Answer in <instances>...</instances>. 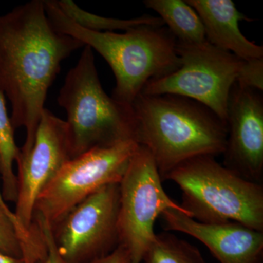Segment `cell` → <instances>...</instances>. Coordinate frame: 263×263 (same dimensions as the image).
Here are the masks:
<instances>
[{
	"label": "cell",
	"instance_id": "1",
	"mask_svg": "<svg viewBox=\"0 0 263 263\" xmlns=\"http://www.w3.org/2000/svg\"><path fill=\"white\" fill-rule=\"evenodd\" d=\"M84 47L54 28L43 0H32L0 15V90L9 100L13 128L26 129L16 164L32 148L48 90L62 62Z\"/></svg>",
	"mask_w": 263,
	"mask_h": 263
},
{
	"label": "cell",
	"instance_id": "2",
	"mask_svg": "<svg viewBox=\"0 0 263 263\" xmlns=\"http://www.w3.org/2000/svg\"><path fill=\"white\" fill-rule=\"evenodd\" d=\"M132 107L136 141L150 152L162 181L185 161L222 155L227 123L202 104L177 95L140 94Z\"/></svg>",
	"mask_w": 263,
	"mask_h": 263
},
{
	"label": "cell",
	"instance_id": "3",
	"mask_svg": "<svg viewBox=\"0 0 263 263\" xmlns=\"http://www.w3.org/2000/svg\"><path fill=\"white\" fill-rule=\"evenodd\" d=\"M54 28L75 38L103 57L116 79L112 98L132 105L152 79L174 72L181 62L177 41L164 27L141 26L124 33L85 29L69 18L56 1H44Z\"/></svg>",
	"mask_w": 263,
	"mask_h": 263
},
{
	"label": "cell",
	"instance_id": "4",
	"mask_svg": "<svg viewBox=\"0 0 263 263\" xmlns=\"http://www.w3.org/2000/svg\"><path fill=\"white\" fill-rule=\"evenodd\" d=\"M57 102L67 113L71 159L93 148L136 141L133 107L105 93L89 46L66 76Z\"/></svg>",
	"mask_w": 263,
	"mask_h": 263
},
{
	"label": "cell",
	"instance_id": "5",
	"mask_svg": "<svg viewBox=\"0 0 263 263\" xmlns=\"http://www.w3.org/2000/svg\"><path fill=\"white\" fill-rule=\"evenodd\" d=\"M181 190V207L203 224L237 222L263 231V184L219 164L212 156L194 157L164 178Z\"/></svg>",
	"mask_w": 263,
	"mask_h": 263
},
{
	"label": "cell",
	"instance_id": "6",
	"mask_svg": "<svg viewBox=\"0 0 263 263\" xmlns=\"http://www.w3.org/2000/svg\"><path fill=\"white\" fill-rule=\"evenodd\" d=\"M139 145L135 141L88 151L64 164L38 197L32 223L51 229L100 188L119 183Z\"/></svg>",
	"mask_w": 263,
	"mask_h": 263
},
{
	"label": "cell",
	"instance_id": "7",
	"mask_svg": "<svg viewBox=\"0 0 263 263\" xmlns=\"http://www.w3.org/2000/svg\"><path fill=\"white\" fill-rule=\"evenodd\" d=\"M179 68L152 79L141 94L177 95L210 109L227 123L228 102L243 60L213 46L207 41H177Z\"/></svg>",
	"mask_w": 263,
	"mask_h": 263
},
{
	"label": "cell",
	"instance_id": "8",
	"mask_svg": "<svg viewBox=\"0 0 263 263\" xmlns=\"http://www.w3.org/2000/svg\"><path fill=\"white\" fill-rule=\"evenodd\" d=\"M162 182L150 152L139 145L119 182L117 249L130 263L143 261L155 237L156 221L164 211L176 209L188 216L187 212L165 193Z\"/></svg>",
	"mask_w": 263,
	"mask_h": 263
},
{
	"label": "cell",
	"instance_id": "9",
	"mask_svg": "<svg viewBox=\"0 0 263 263\" xmlns=\"http://www.w3.org/2000/svg\"><path fill=\"white\" fill-rule=\"evenodd\" d=\"M119 204V183H110L86 197L51 229L66 262L91 263L117 248Z\"/></svg>",
	"mask_w": 263,
	"mask_h": 263
},
{
	"label": "cell",
	"instance_id": "10",
	"mask_svg": "<svg viewBox=\"0 0 263 263\" xmlns=\"http://www.w3.org/2000/svg\"><path fill=\"white\" fill-rule=\"evenodd\" d=\"M71 160L66 122L45 108L32 148L17 164L18 195L14 214L22 233L28 240L33 258L39 260L43 249L31 236L34 206L39 195L66 162Z\"/></svg>",
	"mask_w": 263,
	"mask_h": 263
},
{
	"label": "cell",
	"instance_id": "11",
	"mask_svg": "<svg viewBox=\"0 0 263 263\" xmlns=\"http://www.w3.org/2000/svg\"><path fill=\"white\" fill-rule=\"evenodd\" d=\"M223 165L240 177L263 184V100L260 91L240 87L230 93Z\"/></svg>",
	"mask_w": 263,
	"mask_h": 263
},
{
	"label": "cell",
	"instance_id": "12",
	"mask_svg": "<svg viewBox=\"0 0 263 263\" xmlns=\"http://www.w3.org/2000/svg\"><path fill=\"white\" fill-rule=\"evenodd\" d=\"M161 216L164 231L193 237L220 263H263V231L233 221L203 224L174 209H167Z\"/></svg>",
	"mask_w": 263,
	"mask_h": 263
},
{
	"label": "cell",
	"instance_id": "13",
	"mask_svg": "<svg viewBox=\"0 0 263 263\" xmlns=\"http://www.w3.org/2000/svg\"><path fill=\"white\" fill-rule=\"evenodd\" d=\"M201 19L208 42L240 60L263 59V47L249 41L240 30L241 21L252 19L240 13L232 0H186Z\"/></svg>",
	"mask_w": 263,
	"mask_h": 263
},
{
	"label": "cell",
	"instance_id": "14",
	"mask_svg": "<svg viewBox=\"0 0 263 263\" xmlns=\"http://www.w3.org/2000/svg\"><path fill=\"white\" fill-rule=\"evenodd\" d=\"M144 4L159 15L178 42L197 43L207 41L201 19L186 1L146 0Z\"/></svg>",
	"mask_w": 263,
	"mask_h": 263
},
{
	"label": "cell",
	"instance_id": "15",
	"mask_svg": "<svg viewBox=\"0 0 263 263\" xmlns=\"http://www.w3.org/2000/svg\"><path fill=\"white\" fill-rule=\"evenodd\" d=\"M15 129L7 110L5 97L0 90V176L2 195L5 202H16L18 180L13 171V164L17 163L21 149L15 141Z\"/></svg>",
	"mask_w": 263,
	"mask_h": 263
},
{
	"label": "cell",
	"instance_id": "16",
	"mask_svg": "<svg viewBox=\"0 0 263 263\" xmlns=\"http://www.w3.org/2000/svg\"><path fill=\"white\" fill-rule=\"evenodd\" d=\"M60 9L69 18L85 29L98 32H113L115 30L127 31L129 29L148 25L164 27L163 22L158 16L143 15L132 19L108 18L89 13L71 0L56 1Z\"/></svg>",
	"mask_w": 263,
	"mask_h": 263
},
{
	"label": "cell",
	"instance_id": "17",
	"mask_svg": "<svg viewBox=\"0 0 263 263\" xmlns=\"http://www.w3.org/2000/svg\"><path fill=\"white\" fill-rule=\"evenodd\" d=\"M144 263H206L197 247L169 231L156 234L143 256Z\"/></svg>",
	"mask_w": 263,
	"mask_h": 263
},
{
	"label": "cell",
	"instance_id": "18",
	"mask_svg": "<svg viewBox=\"0 0 263 263\" xmlns=\"http://www.w3.org/2000/svg\"><path fill=\"white\" fill-rule=\"evenodd\" d=\"M0 252L17 257L30 259L31 249L17 221L0 207Z\"/></svg>",
	"mask_w": 263,
	"mask_h": 263
},
{
	"label": "cell",
	"instance_id": "19",
	"mask_svg": "<svg viewBox=\"0 0 263 263\" xmlns=\"http://www.w3.org/2000/svg\"><path fill=\"white\" fill-rule=\"evenodd\" d=\"M240 87L262 91L263 90V59L245 61L240 66L236 83Z\"/></svg>",
	"mask_w": 263,
	"mask_h": 263
},
{
	"label": "cell",
	"instance_id": "20",
	"mask_svg": "<svg viewBox=\"0 0 263 263\" xmlns=\"http://www.w3.org/2000/svg\"><path fill=\"white\" fill-rule=\"evenodd\" d=\"M36 226L41 230L43 240L47 248V256L46 259L40 263H67L57 251L56 245L52 237L51 228L43 224H37Z\"/></svg>",
	"mask_w": 263,
	"mask_h": 263
},
{
	"label": "cell",
	"instance_id": "21",
	"mask_svg": "<svg viewBox=\"0 0 263 263\" xmlns=\"http://www.w3.org/2000/svg\"><path fill=\"white\" fill-rule=\"evenodd\" d=\"M0 263H24L22 258L11 257L0 252Z\"/></svg>",
	"mask_w": 263,
	"mask_h": 263
},
{
	"label": "cell",
	"instance_id": "22",
	"mask_svg": "<svg viewBox=\"0 0 263 263\" xmlns=\"http://www.w3.org/2000/svg\"><path fill=\"white\" fill-rule=\"evenodd\" d=\"M0 207L5 211L7 214H8L10 216V217L13 218V219H15V221H17L16 218H15V216L14 214V212H11L10 210L9 207L7 205L6 202L5 201L4 198H3V195H2L1 190H0ZM18 223V221H17Z\"/></svg>",
	"mask_w": 263,
	"mask_h": 263
}]
</instances>
